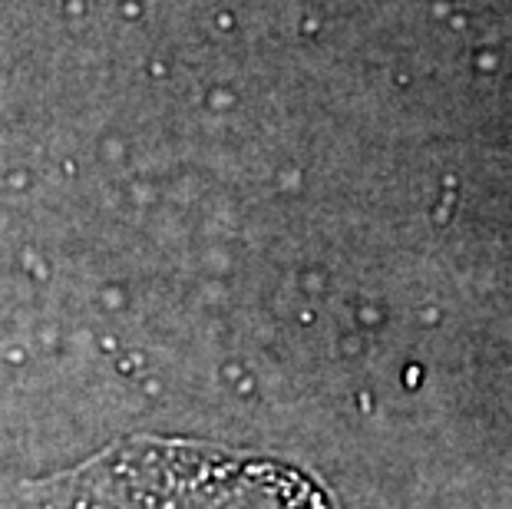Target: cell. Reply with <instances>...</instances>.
<instances>
[{
  "instance_id": "6da1fadb",
  "label": "cell",
  "mask_w": 512,
  "mask_h": 509,
  "mask_svg": "<svg viewBox=\"0 0 512 509\" xmlns=\"http://www.w3.org/2000/svg\"><path fill=\"white\" fill-rule=\"evenodd\" d=\"M0 509H331L308 476L275 460L179 440H139L67 476L27 486Z\"/></svg>"
}]
</instances>
